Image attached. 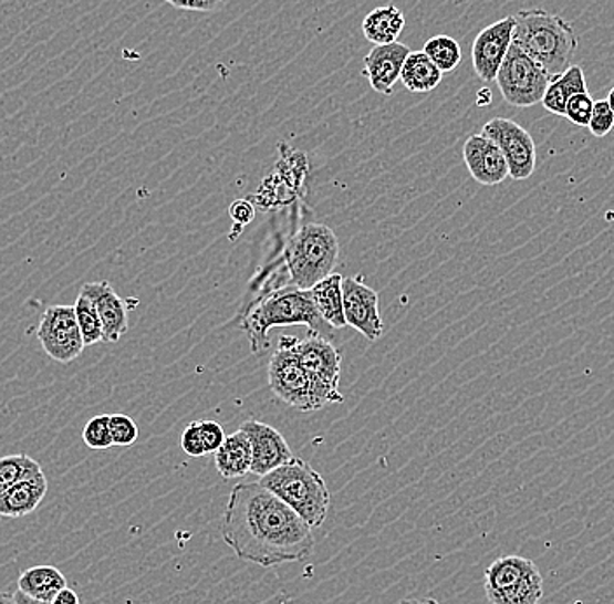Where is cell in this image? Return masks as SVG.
Returning a JSON list of instances; mask_svg holds the SVG:
<instances>
[{
    "instance_id": "6da1fadb",
    "label": "cell",
    "mask_w": 614,
    "mask_h": 604,
    "mask_svg": "<svg viewBox=\"0 0 614 604\" xmlns=\"http://www.w3.org/2000/svg\"><path fill=\"white\" fill-rule=\"evenodd\" d=\"M222 539L241 561L262 567L301 563L314 551L313 528L260 482L232 488Z\"/></svg>"
},
{
    "instance_id": "7a4b0ae2",
    "label": "cell",
    "mask_w": 614,
    "mask_h": 604,
    "mask_svg": "<svg viewBox=\"0 0 614 604\" xmlns=\"http://www.w3.org/2000/svg\"><path fill=\"white\" fill-rule=\"evenodd\" d=\"M513 44L540 63L552 77L564 74L577 50L570 21L544 9H524L513 17Z\"/></svg>"
},
{
    "instance_id": "3957f363",
    "label": "cell",
    "mask_w": 614,
    "mask_h": 604,
    "mask_svg": "<svg viewBox=\"0 0 614 604\" xmlns=\"http://www.w3.org/2000/svg\"><path fill=\"white\" fill-rule=\"evenodd\" d=\"M289 325H308L310 331L322 334L329 327L318 315L310 290L299 287L278 289L260 299L243 316L241 327L247 332L253 353H262L269 348V331L272 327Z\"/></svg>"
},
{
    "instance_id": "277c9868",
    "label": "cell",
    "mask_w": 614,
    "mask_h": 604,
    "mask_svg": "<svg viewBox=\"0 0 614 604\" xmlns=\"http://www.w3.org/2000/svg\"><path fill=\"white\" fill-rule=\"evenodd\" d=\"M259 482L285 501L313 530L322 528L332 494L323 477L308 461L293 456L289 464L260 477Z\"/></svg>"
},
{
    "instance_id": "5b68a950",
    "label": "cell",
    "mask_w": 614,
    "mask_h": 604,
    "mask_svg": "<svg viewBox=\"0 0 614 604\" xmlns=\"http://www.w3.org/2000/svg\"><path fill=\"white\" fill-rule=\"evenodd\" d=\"M337 237L325 223H305L295 232L287 249V268L292 283L310 290L334 273L339 261Z\"/></svg>"
},
{
    "instance_id": "8992f818",
    "label": "cell",
    "mask_w": 614,
    "mask_h": 604,
    "mask_svg": "<svg viewBox=\"0 0 614 604\" xmlns=\"http://www.w3.org/2000/svg\"><path fill=\"white\" fill-rule=\"evenodd\" d=\"M483 589L492 604H540L544 580L534 561L510 554L487 567Z\"/></svg>"
},
{
    "instance_id": "52a82bcc",
    "label": "cell",
    "mask_w": 614,
    "mask_h": 604,
    "mask_svg": "<svg viewBox=\"0 0 614 604\" xmlns=\"http://www.w3.org/2000/svg\"><path fill=\"white\" fill-rule=\"evenodd\" d=\"M278 346L289 350L295 355L305 373L310 374L316 388L322 392L326 404H341L344 395L341 394V365L343 352L326 340L325 335L310 331L304 340L292 335H281Z\"/></svg>"
},
{
    "instance_id": "ba28073f",
    "label": "cell",
    "mask_w": 614,
    "mask_h": 604,
    "mask_svg": "<svg viewBox=\"0 0 614 604\" xmlns=\"http://www.w3.org/2000/svg\"><path fill=\"white\" fill-rule=\"evenodd\" d=\"M552 80V75L540 63L534 62L516 44H511L496 83L507 104L513 107H534L543 102L544 92Z\"/></svg>"
},
{
    "instance_id": "9c48e42d",
    "label": "cell",
    "mask_w": 614,
    "mask_h": 604,
    "mask_svg": "<svg viewBox=\"0 0 614 604\" xmlns=\"http://www.w3.org/2000/svg\"><path fill=\"white\" fill-rule=\"evenodd\" d=\"M268 379L272 394L293 409L313 413L326 406L325 397L316 388L310 374L305 373L295 355L283 346H278L269 361Z\"/></svg>"
},
{
    "instance_id": "30bf717a",
    "label": "cell",
    "mask_w": 614,
    "mask_h": 604,
    "mask_svg": "<svg viewBox=\"0 0 614 604\" xmlns=\"http://www.w3.org/2000/svg\"><path fill=\"white\" fill-rule=\"evenodd\" d=\"M38 340L45 355L60 364H71L83 350V334L79 331L74 304H56L48 308L41 316Z\"/></svg>"
},
{
    "instance_id": "8fae6325",
    "label": "cell",
    "mask_w": 614,
    "mask_h": 604,
    "mask_svg": "<svg viewBox=\"0 0 614 604\" xmlns=\"http://www.w3.org/2000/svg\"><path fill=\"white\" fill-rule=\"evenodd\" d=\"M482 135L491 138L503 153L510 168V178L528 180L534 174L538 159L537 144L524 126L507 117H495L483 125Z\"/></svg>"
},
{
    "instance_id": "7c38bea8",
    "label": "cell",
    "mask_w": 614,
    "mask_h": 604,
    "mask_svg": "<svg viewBox=\"0 0 614 604\" xmlns=\"http://www.w3.org/2000/svg\"><path fill=\"white\" fill-rule=\"evenodd\" d=\"M513 17L503 18L492 25L486 27L475 38L471 46V62H473L475 74L479 75L483 83H492L498 77L499 69L507 59L508 51L513 44Z\"/></svg>"
},
{
    "instance_id": "4fadbf2b",
    "label": "cell",
    "mask_w": 614,
    "mask_h": 604,
    "mask_svg": "<svg viewBox=\"0 0 614 604\" xmlns=\"http://www.w3.org/2000/svg\"><path fill=\"white\" fill-rule=\"evenodd\" d=\"M344 316L347 325L365 335L368 341L379 340L384 334L381 319L379 295L358 278H344Z\"/></svg>"
},
{
    "instance_id": "5bb4252c",
    "label": "cell",
    "mask_w": 614,
    "mask_h": 604,
    "mask_svg": "<svg viewBox=\"0 0 614 604\" xmlns=\"http://www.w3.org/2000/svg\"><path fill=\"white\" fill-rule=\"evenodd\" d=\"M240 430L248 435L252 444V472L250 473L259 479L292 460L293 452L285 437L268 423L248 419L241 423Z\"/></svg>"
},
{
    "instance_id": "9a60e30c",
    "label": "cell",
    "mask_w": 614,
    "mask_h": 604,
    "mask_svg": "<svg viewBox=\"0 0 614 604\" xmlns=\"http://www.w3.org/2000/svg\"><path fill=\"white\" fill-rule=\"evenodd\" d=\"M462 158L475 183L498 186L510 177L507 159L498 145L486 135H471L462 147Z\"/></svg>"
},
{
    "instance_id": "2e32d148",
    "label": "cell",
    "mask_w": 614,
    "mask_h": 604,
    "mask_svg": "<svg viewBox=\"0 0 614 604\" xmlns=\"http://www.w3.org/2000/svg\"><path fill=\"white\" fill-rule=\"evenodd\" d=\"M410 53V48L402 42L372 48L371 53L363 60V75L367 77L375 93L392 95L393 87L400 81L405 60Z\"/></svg>"
},
{
    "instance_id": "e0dca14e",
    "label": "cell",
    "mask_w": 614,
    "mask_h": 604,
    "mask_svg": "<svg viewBox=\"0 0 614 604\" xmlns=\"http://www.w3.org/2000/svg\"><path fill=\"white\" fill-rule=\"evenodd\" d=\"M91 301L95 302L100 320L104 325V343L114 344L128 332V306L116 294L108 282L86 283L81 289Z\"/></svg>"
},
{
    "instance_id": "ac0fdd59",
    "label": "cell",
    "mask_w": 614,
    "mask_h": 604,
    "mask_svg": "<svg viewBox=\"0 0 614 604\" xmlns=\"http://www.w3.org/2000/svg\"><path fill=\"white\" fill-rule=\"evenodd\" d=\"M48 493L45 473L21 480L0 494V518L20 519L35 512Z\"/></svg>"
},
{
    "instance_id": "d6986e66",
    "label": "cell",
    "mask_w": 614,
    "mask_h": 604,
    "mask_svg": "<svg viewBox=\"0 0 614 604\" xmlns=\"http://www.w3.org/2000/svg\"><path fill=\"white\" fill-rule=\"evenodd\" d=\"M215 467L223 479H240L252 472V444L243 430L226 437L215 452Z\"/></svg>"
},
{
    "instance_id": "ffe728a7",
    "label": "cell",
    "mask_w": 614,
    "mask_h": 604,
    "mask_svg": "<svg viewBox=\"0 0 614 604\" xmlns=\"http://www.w3.org/2000/svg\"><path fill=\"white\" fill-rule=\"evenodd\" d=\"M343 280L341 274L332 273L310 289L318 315L322 316L330 329H344L347 325L344 316Z\"/></svg>"
},
{
    "instance_id": "44dd1931",
    "label": "cell",
    "mask_w": 614,
    "mask_h": 604,
    "mask_svg": "<svg viewBox=\"0 0 614 604\" xmlns=\"http://www.w3.org/2000/svg\"><path fill=\"white\" fill-rule=\"evenodd\" d=\"M405 29V14L396 6H381L372 9L362 23L363 35L374 46L398 42Z\"/></svg>"
},
{
    "instance_id": "7402d4cb",
    "label": "cell",
    "mask_w": 614,
    "mask_h": 604,
    "mask_svg": "<svg viewBox=\"0 0 614 604\" xmlns=\"http://www.w3.org/2000/svg\"><path fill=\"white\" fill-rule=\"evenodd\" d=\"M577 93H589L585 72L580 65H571L564 74L555 75L550 81L541 104L550 114L565 116V105L570 102L571 96L577 95Z\"/></svg>"
},
{
    "instance_id": "603a6c76",
    "label": "cell",
    "mask_w": 614,
    "mask_h": 604,
    "mask_svg": "<svg viewBox=\"0 0 614 604\" xmlns=\"http://www.w3.org/2000/svg\"><path fill=\"white\" fill-rule=\"evenodd\" d=\"M63 589H66L65 575L54 566L29 567L18 579V591L44 603H51Z\"/></svg>"
},
{
    "instance_id": "cb8c5ba5",
    "label": "cell",
    "mask_w": 614,
    "mask_h": 604,
    "mask_svg": "<svg viewBox=\"0 0 614 604\" xmlns=\"http://www.w3.org/2000/svg\"><path fill=\"white\" fill-rule=\"evenodd\" d=\"M440 69L428 59L425 51H413L405 60L400 81L410 93H431L441 83Z\"/></svg>"
},
{
    "instance_id": "d4e9b609",
    "label": "cell",
    "mask_w": 614,
    "mask_h": 604,
    "mask_svg": "<svg viewBox=\"0 0 614 604\" xmlns=\"http://www.w3.org/2000/svg\"><path fill=\"white\" fill-rule=\"evenodd\" d=\"M44 472L41 464L29 455H9L0 458V494L6 493L21 480L39 476Z\"/></svg>"
},
{
    "instance_id": "484cf974",
    "label": "cell",
    "mask_w": 614,
    "mask_h": 604,
    "mask_svg": "<svg viewBox=\"0 0 614 604\" xmlns=\"http://www.w3.org/2000/svg\"><path fill=\"white\" fill-rule=\"evenodd\" d=\"M423 51L440 69L441 74L456 71L462 62L461 46L450 35H435V38L426 41Z\"/></svg>"
},
{
    "instance_id": "4316f807",
    "label": "cell",
    "mask_w": 614,
    "mask_h": 604,
    "mask_svg": "<svg viewBox=\"0 0 614 604\" xmlns=\"http://www.w3.org/2000/svg\"><path fill=\"white\" fill-rule=\"evenodd\" d=\"M74 308L75 319H77L79 331L83 334L84 344L93 346V344L104 343V325L100 320L95 302L81 292L79 298L75 299Z\"/></svg>"
},
{
    "instance_id": "83f0119b",
    "label": "cell",
    "mask_w": 614,
    "mask_h": 604,
    "mask_svg": "<svg viewBox=\"0 0 614 604\" xmlns=\"http://www.w3.org/2000/svg\"><path fill=\"white\" fill-rule=\"evenodd\" d=\"M83 440L90 449L104 451L114 446L111 435V414H98L86 423L83 430Z\"/></svg>"
},
{
    "instance_id": "f1b7e54d",
    "label": "cell",
    "mask_w": 614,
    "mask_h": 604,
    "mask_svg": "<svg viewBox=\"0 0 614 604\" xmlns=\"http://www.w3.org/2000/svg\"><path fill=\"white\" fill-rule=\"evenodd\" d=\"M111 435L114 446H133L138 440V427L126 414H111Z\"/></svg>"
},
{
    "instance_id": "f546056e",
    "label": "cell",
    "mask_w": 614,
    "mask_h": 604,
    "mask_svg": "<svg viewBox=\"0 0 614 604\" xmlns=\"http://www.w3.org/2000/svg\"><path fill=\"white\" fill-rule=\"evenodd\" d=\"M595 100L590 96V93H577L573 95L565 105V116L576 126H589L592 119V112H594Z\"/></svg>"
},
{
    "instance_id": "4dcf8cb0",
    "label": "cell",
    "mask_w": 614,
    "mask_h": 604,
    "mask_svg": "<svg viewBox=\"0 0 614 604\" xmlns=\"http://www.w3.org/2000/svg\"><path fill=\"white\" fill-rule=\"evenodd\" d=\"M614 128V112L607 100H597L592 112V119L589 123V129L592 135L597 138H604L610 135Z\"/></svg>"
},
{
    "instance_id": "1f68e13d",
    "label": "cell",
    "mask_w": 614,
    "mask_h": 604,
    "mask_svg": "<svg viewBox=\"0 0 614 604\" xmlns=\"http://www.w3.org/2000/svg\"><path fill=\"white\" fill-rule=\"evenodd\" d=\"M199 435H201L202 446L207 449L208 455L219 451V447L227 437L222 425L217 421H199Z\"/></svg>"
},
{
    "instance_id": "d6a6232c",
    "label": "cell",
    "mask_w": 614,
    "mask_h": 604,
    "mask_svg": "<svg viewBox=\"0 0 614 604\" xmlns=\"http://www.w3.org/2000/svg\"><path fill=\"white\" fill-rule=\"evenodd\" d=\"M181 449L186 451L190 458H201L208 455L207 449L202 446L201 435H199V421L187 425L186 430L181 434Z\"/></svg>"
},
{
    "instance_id": "836d02e7",
    "label": "cell",
    "mask_w": 614,
    "mask_h": 604,
    "mask_svg": "<svg viewBox=\"0 0 614 604\" xmlns=\"http://www.w3.org/2000/svg\"><path fill=\"white\" fill-rule=\"evenodd\" d=\"M169 6L184 11H196V13H214L222 8L226 0H165Z\"/></svg>"
},
{
    "instance_id": "e575fe53",
    "label": "cell",
    "mask_w": 614,
    "mask_h": 604,
    "mask_svg": "<svg viewBox=\"0 0 614 604\" xmlns=\"http://www.w3.org/2000/svg\"><path fill=\"white\" fill-rule=\"evenodd\" d=\"M229 216H231L232 222L236 226H247L256 217V207L248 199H236V201H232L231 207H229Z\"/></svg>"
},
{
    "instance_id": "d590c367",
    "label": "cell",
    "mask_w": 614,
    "mask_h": 604,
    "mask_svg": "<svg viewBox=\"0 0 614 604\" xmlns=\"http://www.w3.org/2000/svg\"><path fill=\"white\" fill-rule=\"evenodd\" d=\"M50 604H81V600L74 589L66 587Z\"/></svg>"
},
{
    "instance_id": "8d00e7d4",
    "label": "cell",
    "mask_w": 614,
    "mask_h": 604,
    "mask_svg": "<svg viewBox=\"0 0 614 604\" xmlns=\"http://www.w3.org/2000/svg\"><path fill=\"white\" fill-rule=\"evenodd\" d=\"M14 604H50L44 603V601L33 600V597L27 596L21 591L14 592Z\"/></svg>"
},
{
    "instance_id": "74e56055",
    "label": "cell",
    "mask_w": 614,
    "mask_h": 604,
    "mask_svg": "<svg viewBox=\"0 0 614 604\" xmlns=\"http://www.w3.org/2000/svg\"><path fill=\"white\" fill-rule=\"evenodd\" d=\"M492 102V93L491 90H487V87H482L479 92V96H477V105L479 107H486V105H491Z\"/></svg>"
},
{
    "instance_id": "f35d334b",
    "label": "cell",
    "mask_w": 614,
    "mask_h": 604,
    "mask_svg": "<svg viewBox=\"0 0 614 604\" xmlns=\"http://www.w3.org/2000/svg\"><path fill=\"white\" fill-rule=\"evenodd\" d=\"M396 604H440L434 597H407V600H402L400 603Z\"/></svg>"
},
{
    "instance_id": "ab89813d",
    "label": "cell",
    "mask_w": 614,
    "mask_h": 604,
    "mask_svg": "<svg viewBox=\"0 0 614 604\" xmlns=\"http://www.w3.org/2000/svg\"><path fill=\"white\" fill-rule=\"evenodd\" d=\"M0 604H14V594H9V592H0Z\"/></svg>"
},
{
    "instance_id": "60d3db41",
    "label": "cell",
    "mask_w": 614,
    "mask_h": 604,
    "mask_svg": "<svg viewBox=\"0 0 614 604\" xmlns=\"http://www.w3.org/2000/svg\"><path fill=\"white\" fill-rule=\"evenodd\" d=\"M607 102H610L611 108H613L614 112V87L611 90L610 96H607Z\"/></svg>"
}]
</instances>
